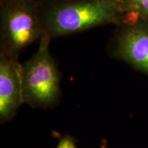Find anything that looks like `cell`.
Instances as JSON below:
<instances>
[{"label": "cell", "mask_w": 148, "mask_h": 148, "mask_svg": "<svg viewBox=\"0 0 148 148\" xmlns=\"http://www.w3.org/2000/svg\"><path fill=\"white\" fill-rule=\"evenodd\" d=\"M108 53L148 76V22L126 13L116 25Z\"/></svg>", "instance_id": "cell-4"}, {"label": "cell", "mask_w": 148, "mask_h": 148, "mask_svg": "<svg viewBox=\"0 0 148 148\" xmlns=\"http://www.w3.org/2000/svg\"><path fill=\"white\" fill-rule=\"evenodd\" d=\"M16 0H0V5H5V4H9L14 1H15Z\"/></svg>", "instance_id": "cell-8"}, {"label": "cell", "mask_w": 148, "mask_h": 148, "mask_svg": "<svg viewBox=\"0 0 148 148\" xmlns=\"http://www.w3.org/2000/svg\"><path fill=\"white\" fill-rule=\"evenodd\" d=\"M51 40L42 35L37 51L21 65L24 103L35 108L53 107L60 97L61 74L49 51Z\"/></svg>", "instance_id": "cell-2"}, {"label": "cell", "mask_w": 148, "mask_h": 148, "mask_svg": "<svg viewBox=\"0 0 148 148\" xmlns=\"http://www.w3.org/2000/svg\"><path fill=\"white\" fill-rule=\"evenodd\" d=\"M56 148H77V146L74 138L66 134L61 138Z\"/></svg>", "instance_id": "cell-7"}, {"label": "cell", "mask_w": 148, "mask_h": 148, "mask_svg": "<svg viewBox=\"0 0 148 148\" xmlns=\"http://www.w3.org/2000/svg\"><path fill=\"white\" fill-rule=\"evenodd\" d=\"M126 13H132L148 22V0H121Z\"/></svg>", "instance_id": "cell-6"}, {"label": "cell", "mask_w": 148, "mask_h": 148, "mask_svg": "<svg viewBox=\"0 0 148 148\" xmlns=\"http://www.w3.org/2000/svg\"><path fill=\"white\" fill-rule=\"evenodd\" d=\"M21 63L0 53V121H10L24 103Z\"/></svg>", "instance_id": "cell-5"}, {"label": "cell", "mask_w": 148, "mask_h": 148, "mask_svg": "<svg viewBox=\"0 0 148 148\" xmlns=\"http://www.w3.org/2000/svg\"><path fill=\"white\" fill-rule=\"evenodd\" d=\"M100 148H108V142H107V140L105 138H103L101 140Z\"/></svg>", "instance_id": "cell-9"}, {"label": "cell", "mask_w": 148, "mask_h": 148, "mask_svg": "<svg viewBox=\"0 0 148 148\" xmlns=\"http://www.w3.org/2000/svg\"><path fill=\"white\" fill-rule=\"evenodd\" d=\"M41 1H42V0H41Z\"/></svg>", "instance_id": "cell-11"}, {"label": "cell", "mask_w": 148, "mask_h": 148, "mask_svg": "<svg viewBox=\"0 0 148 148\" xmlns=\"http://www.w3.org/2000/svg\"><path fill=\"white\" fill-rule=\"evenodd\" d=\"M44 34L52 39L99 26L117 25L126 12L121 0H38Z\"/></svg>", "instance_id": "cell-1"}, {"label": "cell", "mask_w": 148, "mask_h": 148, "mask_svg": "<svg viewBox=\"0 0 148 148\" xmlns=\"http://www.w3.org/2000/svg\"><path fill=\"white\" fill-rule=\"evenodd\" d=\"M43 34L38 0H16L0 5V53L18 60Z\"/></svg>", "instance_id": "cell-3"}, {"label": "cell", "mask_w": 148, "mask_h": 148, "mask_svg": "<svg viewBox=\"0 0 148 148\" xmlns=\"http://www.w3.org/2000/svg\"><path fill=\"white\" fill-rule=\"evenodd\" d=\"M58 1H78V0H58Z\"/></svg>", "instance_id": "cell-10"}]
</instances>
